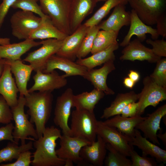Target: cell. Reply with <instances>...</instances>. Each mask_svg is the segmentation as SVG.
I'll return each mask as SVG.
<instances>
[{
  "mask_svg": "<svg viewBox=\"0 0 166 166\" xmlns=\"http://www.w3.org/2000/svg\"><path fill=\"white\" fill-rule=\"evenodd\" d=\"M61 136L60 130L52 126L46 127L43 135L34 140L33 145L36 149L33 153L31 164L33 166H62L65 161L57 156L56 141Z\"/></svg>",
  "mask_w": 166,
  "mask_h": 166,
  "instance_id": "cell-1",
  "label": "cell"
},
{
  "mask_svg": "<svg viewBox=\"0 0 166 166\" xmlns=\"http://www.w3.org/2000/svg\"><path fill=\"white\" fill-rule=\"evenodd\" d=\"M52 92H34L25 97V106L28 108L27 114L30 116V121L35 125L38 138L42 135L51 116L53 100Z\"/></svg>",
  "mask_w": 166,
  "mask_h": 166,
  "instance_id": "cell-2",
  "label": "cell"
},
{
  "mask_svg": "<svg viewBox=\"0 0 166 166\" xmlns=\"http://www.w3.org/2000/svg\"><path fill=\"white\" fill-rule=\"evenodd\" d=\"M97 122L94 112L76 109L71 113V136L92 143L96 140Z\"/></svg>",
  "mask_w": 166,
  "mask_h": 166,
  "instance_id": "cell-3",
  "label": "cell"
},
{
  "mask_svg": "<svg viewBox=\"0 0 166 166\" xmlns=\"http://www.w3.org/2000/svg\"><path fill=\"white\" fill-rule=\"evenodd\" d=\"M43 12L53 24L68 35L71 34L69 25L70 0H38Z\"/></svg>",
  "mask_w": 166,
  "mask_h": 166,
  "instance_id": "cell-4",
  "label": "cell"
},
{
  "mask_svg": "<svg viewBox=\"0 0 166 166\" xmlns=\"http://www.w3.org/2000/svg\"><path fill=\"white\" fill-rule=\"evenodd\" d=\"M25 96L20 95L17 105L11 108L15 123L12 135L15 142L18 144L20 140L21 144L26 143V140L29 139L28 136H31L36 140L38 138L36 129L28 120L29 115L25 113Z\"/></svg>",
  "mask_w": 166,
  "mask_h": 166,
  "instance_id": "cell-5",
  "label": "cell"
},
{
  "mask_svg": "<svg viewBox=\"0 0 166 166\" xmlns=\"http://www.w3.org/2000/svg\"><path fill=\"white\" fill-rule=\"evenodd\" d=\"M140 19L148 26L156 24L158 18L166 13V0H127Z\"/></svg>",
  "mask_w": 166,
  "mask_h": 166,
  "instance_id": "cell-6",
  "label": "cell"
},
{
  "mask_svg": "<svg viewBox=\"0 0 166 166\" xmlns=\"http://www.w3.org/2000/svg\"><path fill=\"white\" fill-rule=\"evenodd\" d=\"M42 20V18L32 12L18 10L10 18L12 34L18 39L29 38L31 34L40 26Z\"/></svg>",
  "mask_w": 166,
  "mask_h": 166,
  "instance_id": "cell-7",
  "label": "cell"
},
{
  "mask_svg": "<svg viewBox=\"0 0 166 166\" xmlns=\"http://www.w3.org/2000/svg\"><path fill=\"white\" fill-rule=\"evenodd\" d=\"M143 83V88L138 93V106L136 116H141L147 107H156L160 102L166 99V88L158 85L149 76L144 77Z\"/></svg>",
  "mask_w": 166,
  "mask_h": 166,
  "instance_id": "cell-8",
  "label": "cell"
},
{
  "mask_svg": "<svg viewBox=\"0 0 166 166\" xmlns=\"http://www.w3.org/2000/svg\"><path fill=\"white\" fill-rule=\"evenodd\" d=\"M63 40L54 38L42 40L40 42L41 47L29 53L24 61L29 62L35 72L42 71L50 58L60 48Z\"/></svg>",
  "mask_w": 166,
  "mask_h": 166,
  "instance_id": "cell-9",
  "label": "cell"
},
{
  "mask_svg": "<svg viewBox=\"0 0 166 166\" xmlns=\"http://www.w3.org/2000/svg\"><path fill=\"white\" fill-rule=\"evenodd\" d=\"M60 139L59 148L56 150L58 157L64 160H70L78 165H88L80 157V152L84 146L92 143L78 137L63 134Z\"/></svg>",
  "mask_w": 166,
  "mask_h": 166,
  "instance_id": "cell-10",
  "label": "cell"
},
{
  "mask_svg": "<svg viewBox=\"0 0 166 166\" xmlns=\"http://www.w3.org/2000/svg\"><path fill=\"white\" fill-rule=\"evenodd\" d=\"M74 95L72 89L69 88L57 97L53 119L54 124L61 129L63 134L70 136L71 130L68 123Z\"/></svg>",
  "mask_w": 166,
  "mask_h": 166,
  "instance_id": "cell-11",
  "label": "cell"
},
{
  "mask_svg": "<svg viewBox=\"0 0 166 166\" xmlns=\"http://www.w3.org/2000/svg\"><path fill=\"white\" fill-rule=\"evenodd\" d=\"M97 135L100 136L106 143L126 156H130L133 146L129 142L130 139L116 128L104 124L102 121H98Z\"/></svg>",
  "mask_w": 166,
  "mask_h": 166,
  "instance_id": "cell-12",
  "label": "cell"
},
{
  "mask_svg": "<svg viewBox=\"0 0 166 166\" xmlns=\"http://www.w3.org/2000/svg\"><path fill=\"white\" fill-rule=\"evenodd\" d=\"M36 72L33 77L34 84L28 89L29 93L37 91L52 92L65 86L67 84L66 78L63 75H60L55 70L47 73L41 71Z\"/></svg>",
  "mask_w": 166,
  "mask_h": 166,
  "instance_id": "cell-13",
  "label": "cell"
},
{
  "mask_svg": "<svg viewBox=\"0 0 166 166\" xmlns=\"http://www.w3.org/2000/svg\"><path fill=\"white\" fill-rule=\"evenodd\" d=\"M89 27L82 24L75 31L67 36L56 55L73 61Z\"/></svg>",
  "mask_w": 166,
  "mask_h": 166,
  "instance_id": "cell-14",
  "label": "cell"
},
{
  "mask_svg": "<svg viewBox=\"0 0 166 166\" xmlns=\"http://www.w3.org/2000/svg\"><path fill=\"white\" fill-rule=\"evenodd\" d=\"M137 125L135 128L140 130L144 136L155 144L160 145L157 137V131L161 128L160 123L162 117L166 115V104L159 107L154 112Z\"/></svg>",
  "mask_w": 166,
  "mask_h": 166,
  "instance_id": "cell-15",
  "label": "cell"
},
{
  "mask_svg": "<svg viewBox=\"0 0 166 166\" xmlns=\"http://www.w3.org/2000/svg\"><path fill=\"white\" fill-rule=\"evenodd\" d=\"M55 69H59L65 73V77L75 76L83 77L88 69L76 62L68 59L54 54L48 61L43 73H50Z\"/></svg>",
  "mask_w": 166,
  "mask_h": 166,
  "instance_id": "cell-16",
  "label": "cell"
},
{
  "mask_svg": "<svg viewBox=\"0 0 166 166\" xmlns=\"http://www.w3.org/2000/svg\"><path fill=\"white\" fill-rule=\"evenodd\" d=\"M122 53L120 59L122 61L145 60L154 63L161 58L155 55L151 49L145 46L137 38L130 41L125 46Z\"/></svg>",
  "mask_w": 166,
  "mask_h": 166,
  "instance_id": "cell-17",
  "label": "cell"
},
{
  "mask_svg": "<svg viewBox=\"0 0 166 166\" xmlns=\"http://www.w3.org/2000/svg\"><path fill=\"white\" fill-rule=\"evenodd\" d=\"M98 2L97 0H70L69 17L71 34L92 13Z\"/></svg>",
  "mask_w": 166,
  "mask_h": 166,
  "instance_id": "cell-18",
  "label": "cell"
},
{
  "mask_svg": "<svg viewBox=\"0 0 166 166\" xmlns=\"http://www.w3.org/2000/svg\"><path fill=\"white\" fill-rule=\"evenodd\" d=\"M97 140L81 149L80 155L83 160L90 166H102L106 156V143L99 135Z\"/></svg>",
  "mask_w": 166,
  "mask_h": 166,
  "instance_id": "cell-19",
  "label": "cell"
},
{
  "mask_svg": "<svg viewBox=\"0 0 166 166\" xmlns=\"http://www.w3.org/2000/svg\"><path fill=\"white\" fill-rule=\"evenodd\" d=\"M114 61L110 60L107 61L99 69H88L83 77L90 82L94 88L103 91L105 94H114V91L108 87L106 82L108 75L116 69Z\"/></svg>",
  "mask_w": 166,
  "mask_h": 166,
  "instance_id": "cell-20",
  "label": "cell"
},
{
  "mask_svg": "<svg viewBox=\"0 0 166 166\" xmlns=\"http://www.w3.org/2000/svg\"><path fill=\"white\" fill-rule=\"evenodd\" d=\"M130 23L129 29L120 45L124 47L130 42L131 38L136 35L141 42L146 38V34H149L153 40L158 39L159 35L156 29L144 23L139 18L135 11L132 9L130 13Z\"/></svg>",
  "mask_w": 166,
  "mask_h": 166,
  "instance_id": "cell-21",
  "label": "cell"
},
{
  "mask_svg": "<svg viewBox=\"0 0 166 166\" xmlns=\"http://www.w3.org/2000/svg\"><path fill=\"white\" fill-rule=\"evenodd\" d=\"M129 143L141 149L142 155H150L162 164L166 163V151L142 136L138 129L135 128V136L130 139Z\"/></svg>",
  "mask_w": 166,
  "mask_h": 166,
  "instance_id": "cell-22",
  "label": "cell"
},
{
  "mask_svg": "<svg viewBox=\"0 0 166 166\" xmlns=\"http://www.w3.org/2000/svg\"><path fill=\"white\" fill-rule=\"evenodd\" d=\"M6 59V63L10 66L11 71L15 77V80L20 95L29 94L27 84L30 79L33 68L30 65H26L21 60L11 61Z\"/></svg>",
  "mask_w": 166,
  "mask_h": 166,
  "instance_id": "cell-23",
  "label": "cell"
},
{
  "mask_svg": "<svg viewBox=\"0 0 166 166\" xmlns=\"http://www.w3.org/2000/svg\"><path fill=\"white\" fill-rule=\"evenodd\" d=\"M18 89L15 79L12 77L10 65L6 63L4 71L0 78V94L10 108L18 103Z\"/></svg>",
  "mask_w": 166,
  "mask_h": 166,
  "instance_id": "cell-24",
  "label": "cell"
},
{
  "mask_svg": "<svg viewBox=\"0 0 166 166\" xmlns=\"http://www.w3.org/2000/svg\"><path fill=\"white\" fill-rule=\"evenodd\" d=\"M130 13L126 10L125 5H117L109 18L98 25L100 29L119 32L123 26L130 25Z\"/></svg>",
  "mask_w": 166,
  "mask_h": 166,
  "instance_id": "cell-25",
  "label": "cell"
},
{
  "mask_svg": "<svg viewBox=\"0 0 166 166\" xmlns=\"http://www.w3.org/2000/svg\"><path fill=\"white\" fill-rule=\"evenodd\" d=\"M145 118L138 116L124 117L119 114L102 122L106 125L116 128L130 140L135 136V127L137 125Z\"/></svg>",
  "mask_w": 166,
  "mask_h": 166,
  "instance_id": "cell-26",
  "label": "cell"
},
{
  "mask_svg": "<svg viewBox=\"0 0 166 166\" xmlns=\"http://www.w3.org/2000/svg\"><path fill=\"white\" fill-rule=\"evenodd\" d=\"M30 38L15 43L0 45V58L11 61L20 60L21 56L32 48L41 45Z\"/></svg>",
  "mask_w": 166,
  "mask_h": 166,
  "instance_id": "cell-27",
  "label": "cell"
},
{
  "mask_svg": "<svg viewBox=\"0 0 166 166\" xmlns=\"http://www.w3.org/2000/svg\"><path fill=\"white\" fill-rule=\"evenodd\" d=\"M119 47V44L117 43L88 57L78 59L76 62L86 67L88 69H93L109 61H114L116 57L114 52L118 49Z\"/></svg>",
  "mask_w": 166,
  "mask_h": 166,
  "instance_id": "cell-28",
  "label": "cell"
},
{
  "mask_svg": "<svg viewBox=\"0 0 166 166\" xmlns=\"http://www.w3.org/2000/svg\"><path fill=\"white\" fill-rule=\"evenodd\" d=\"M67 36L57 28L47 15L42 18L41 24L31 34L29 38L33 40L54 38L63 40Z\"/></svg>",
  "mask_w": 166,
  "mask_h": 166,
  "instance_id": "cell-29",
  "label": "cell"
},
{
  "mask_svg": "<svg viewBox=\"0 0 166 166\" xmlns=\"http://www.w3.org/2000/svg\"><path fill=\"white\" fill-rule=\"evenodd\" d=\"M105 95L103 91L95 88L90 92H83L77 95H74L72 108L94 112L95 105L103 98Z\"/></svg>",
  "mask_w": 166,
  "mask_h": 166,
  "instance_id": "cell-30",
  "label": "cell"
},
{
  "mask_svg": "<svg viewBox=\"0 0 166 166\" xmlns=\"http://www.w3.org/2000/svg\"><path fill=\"white\" fill-rule=\"evenodd\" d=\"M138 97V94L136 93L134 91L119 93L110 105L104 110L100 118L107 119L115 115H121V111L128 104L136 102Z\"/></svg>",
  "mask_w": 166,
  "mask_h": 166,
  "instance_id": "cell-31",
  "label": "cell"
},
{
  "mask_svg": "<svg viewBox=\"0 0 166 166\" xmlns=\"http://www.w3.org/2000/svg\"><path fill=\"white\" fill-rule=\"evenodd\" d=\"M18 145L15 142L10 141L6 147L0 150V165L2 162L17 159L22 152L33 149V143L31 141L20 146Z\"/></svg>",
  "mask_w": 166,
  "mask_h": 166,
  "instance_id": "cell-32",
  "label": "cell"
},
{
  "mask_svg": "<svg viewBox=\"0 0 166 166\" xmlns=\"http://www.w3.org/2000/svg\"><path fill=\"white\" fill-rule=\"evenodd\" d=\"M119 32L100 30L95 38L91 53L93 54L117 43V38Z\"/></svg>",
  "mask_w": 166,
  "mask_h": 166,
  "instance_id": "cell-33",
  "label": "cell"
},
{
  "mask_svg": "<svg viewBox=\"0 0 166 166\" xmlns=\"http://www.w3.org/2000/svg\"><path fill=\"white\" fill-rule=\"evenodd\" d=\"M127 0H107L94 14L84 23L88 27L98 25L100 22L116 6L120 4L126 5Z\"/></svg>",
  "mask_w": 166,
  "mask_h": 166,
  "instance_id": "cell-34",
  "label": "cell"
},
{
  "mask_svg": "<svg viewBox=\"0 0 166 166\" xmlns=\"http://www.w3.org/2000/svg\"><path fill=\"white\" fill-rule=\"evenodd\" d=\"M106 148L109 151L105 158L106 166H131L132 162L127 156L117 150L111 145L106 143Z\"/></svg>",
  "mask_w": 166,
  "mask_h": 166,
  "instance_id": "cell-35",
  "label": "cell"
},
{
  "mask_svg": "<svg viewBox=\"0 0 166 166\" xmlns=\"http://www.w3.org/2000/svg\"><path fill=\"white\" fill-rule=\"evenodd\" d=\"M100 30L98 25L89 27L77 52V58H84L91 53L95 38Z\"/></svg>",
  "mask_w": 166,
  "mask_h": 166,
  "instance_id": "cell-36",
  "label": "cell"
},
{
  "mask_svg": "<svg viewBox=\"0 0 166 166\" xmlns=\"http://www.w3.org/2000/svg\"><path fill=\"white\" fill-rule=\"evenodd\" d=\"M38 0H16L11 7L31 12L38 14L42 18H44L47 15L42 11L40 5L38 4Z\"/></svg>",
  "mask_w": 166,
  "mask_h": 166,
  "instance_id": "cell-37",
  "label": "cell"
},
{
  "mask_svg": "<svg viewBox=\"0 0 166 166\" xmlns=\"http://www.w3.org/2000/svg\"><path fill=\"white\" fill-rule=\"evenodd\" d=\"M153 72L149 76L158 85L166 88V58H161L156 62Z\"/></svg>",
  "mask_w": 166,
  "mask_h": 166,
  "instance_id": "cell-38",
  "label": "cell"
},
{
  "mask_svg": "<svg viewBox=\"0 0 166 166\" xmlns=\"http://www.w3.org/2000/svg\"><path fill=\"white\" fill-rule=\"evenodd\" d=\"M132 162L131 166H157L158 162L152 157L150 158L147 156L142 155L140 156L132 148L130 153Z\"/></svg>",
  "mask_w": 166,
  "mask_h": 166,
  "instance_id": "cell-39",
  "label": "cell"
},
{
  "mask_svg": "<svg viewBox=\"0 0 166 166\" xmlns=\"http://www.w3.org/2000/svg\"><path fill=\"white\" fill-rule=\"evenodd\" d=\"M13 120L11 109L2 96H0V123L7 124Z\"/></svg>",
  "mask_w": 166,
  "mask_h": 166,
  "instance_id": "cell-40",
  "label": "cell"
},
{
  "mask_svg": "<svg viewBox=\"0 0 166 166\" xmlns=\"http://www.w3.org/2000/svg\"><path fill=\"white\" fill-rule=\"evenodd\" d=\"M147 44L152 46V52L156 56L162 57H166V41L164 38L161 39L152 40L148 39L146 40Z\"/></svg>",
  "mask_w": 166,
  "mask_h": 166,
  "instance_id": "cell-41",
  "label": "cell"
},
{
  "mask_svg": "<svg viewBox=\"0 0 166 166\" xmlns=\"http://www.w3.org/2000/svg\"><path fill=\"white\" fill-rule=\"evenodd\" d=\"M32 153L29 150L22 152L13 163L1 164V166H29L31 163Z\"/></svg>",
  "mask_w": 166,
  "mask_h": 166,
  "instance_id": "cell-42",
  "label": "cell"
},
{
  "mask_svg": "<svg viewBox=\"0 0 166 166\" xmlns=\"http://www.w3.org/2000/svg\"><path fill=\"white\" fill-rule=\"evenodd\" d=\"M14 127V126L11 123L6 124L4 126L0 127V141L8 140L15 142L12 135Z\"/></svg>",
  "mask_w": 166,
  "mask_h": 166,
  "instance_id": "cell-43",
  "label": "cell"
},
{
  "mask_svg": "<svg viewBox=\"0 0 166 166\" xmlns=\"http://www.w3.org/2000/svg\"><path fill=\"white\" fill-rule=\"evenodd\" d=\"M0 4V30L10 8L16 0H2Z\"/></svg>",
  "mask_w": 166,
  "mask_h": 166,
  "instance_id": "cell-44",
  "label": "cell"
},
{
  "mask_svg": "<svg viewBox=\"0 0 166 166\" xmlns=\"http://www.w3.org/2000/svg\"><path fill=\"white\" fill-rule=\"evenodd\" d=\"M138 103L133 102L128 104L122 110L121 114L124 117H131L135 116L137 111Z\"/></svg>",
  "mask_w": 166,
  "mask_h": 166,
  "instance_id": "cell-45",
  "label": "cell"
},
{
  "mask_svg": "<svg viewBox=\"0 0 166 166\" xmlns=\"http://www.w3.org/2000/svg\"><path fill=\"white\" fill-rule=\"evenodd\" d=\"M157 32L159 35L166 38V12L164 13L157 19L156 24Z\"/></svg>",
  "mask_w": 166,
  "mask_h": 166,
  "instance_id": "cell-46",
  "label": "cell"
},
{
  "mask_svg": "<svg viewBox=\"0 0 166 166\" xmlns=\"http://www.w3.org/2000/svg\"><path fill=\"white\" fill-rule=\"evenodd\" d=\"M128 77L135 83L139 81L140 78L139 73L134 70H130L128 74Z\"/></svg>",
  "mask_w": 166,
  "mask_h": 166,
  "instance_id": "cell-47",
  "label": "cell"
},
{
  "mask_svg": "<svg viewBox=\"0 0 166 166\" xmlns=\"http://www.w3.org/2000/svg\"><path fill=\"white\" fill-rule=\"evenodd\" d=\"M135 83L128 77L124 78L123 84L127 88L130 89H132L134 86Z\"/></svg>",
  "mask_w": 166,
  "mask_h": 166,
  "instance_id": "cell-48",
  "label": "cell"
},
{
  "mask_svg": "<svg viewBox=\"0 0 166 166\" xmlns=\"http://www.w3.org/2000/svg\"><path fill=\"white\" fill-rule=\"evenodd\" d=\"M6 64V59L0 58V78L4 71Z\"/></svg>",
  "mask_w": 166,
  "mask_h": 166,
  "instance_id": "cell-49",
  "label": "cell"
},
{
  "mask_svg": "<svg viewBox=\"0 0 166 166\" xmlns=\"http://www.w3.org/2000/svg\"><path fill=\"white\" fill-rule=\"evenodd\" d=\"M157 137L160 139L162 142L163 144L166 147V132H165L164 134L159 133L157 134Z\"/></svg>",
  "mask_w": 166,
  "mask_h": 166,
  "instance_id": "cell-50",
  "label": "cell"
},
{
  "mask_svg": "<svg viewBox=\"0 0 166 166\" xmlns=\"http://www.w3.org/2000/svg\"><path fill=\"white\" fill-rule=\"evenodd\" d=\"M10 44V40L9 38H0V45H5Z\"/></svg>",
  "mask_w": 166,
  "mask_h": 166,
  "instance_id": "cell-51",
  "label": "cell"
},
{
  "mask_svg": "<svg viewBox=\"0 0 166 166\" xmlns=\"http://www.w3.org/2000/svg\"><path fill=\"white\" fill-rule=\"evenodd\" d=\"M65 164L64 166H73L74 163L73 161L70 160H65Z\"/></svg>",
  "mask_w": 166,
  "mask_h": 166,
  "instance_id": "cell-52",
  "label": "cell"
},
{
  "mask_svg": "<svg viewBox=\"0 0 166 166\" xmlns=\"http://www.w3.org/2000/svg\"><path fill=\"white\" fill-rule=\"evenodd\" d=\"M98 0V2L104 1H105L107 0Z\"/></svg>",
  "mask_w": 166,
  "mask_h": 166,
  "instance_id": "cell-53",
  "label": "cell"
}]
</instances>
